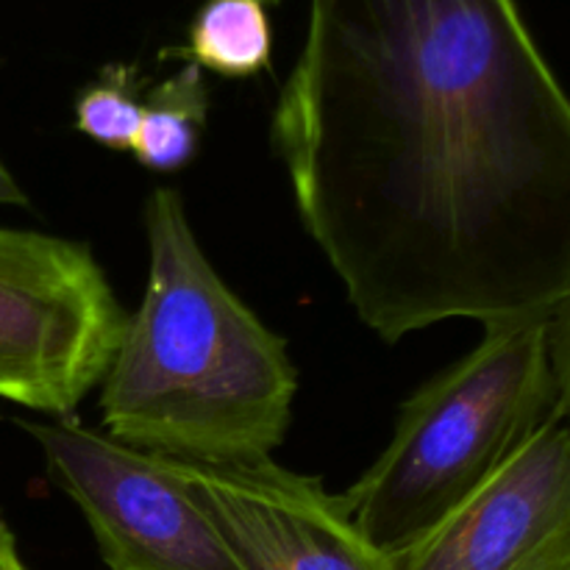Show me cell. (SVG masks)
<instances>
[{"label": "cell", "instance_id": "cell-1", "mask_svg": "<svg viewBox=\"0 0 570 570\" xmlns=\"http://www.w3.org/2000/svg\"><path fill=\"white\" fill-rule=\"evenodd\" d=\"M271 139L384 343L570 301V104L518 0H309Z\"/></svg>", "mask_w": 570, "mask_h": 570}, {"label": "cell", "instance_id": "cell-11", "mask_svg": "<svg viewBox=\"0 0 570 570\" xmlns=\"http://www.w3.org/2000/svg\"><path fill=\"white\" fill-rule=\"evenodd\" d=\"M0 570H28L22 566L20 551H17V540L11 534L9 523L0 515Z\"/></svg>", "mask_w": 570, "mask_h": 570}, {"label": "cell", "instance_id": "cell-13", "mask_svg": "<svg viewBox=\"0 0 570 570\" xmlns=\"http://www.w3.org/2000/svg\"><path fill=\"white\" fill-rule=\"evenodd\" d=\"M262 3H265V6H276V3H282V0H262Z\"/></svg>", "mask_w": 570, "mask_h": 570}, {"label": "cell", "instance_id": "cell-3", "mask_svg": "<svg viewBox=\"0 0 570 570\" xmlns=\"http://www.w3.org/2000/svg\"><path fill=\"white\" fill-rule=\"evenodd\" d=\"M570 301L484 326L482 343L410 395L387 449L340 493L384 554L415 543L570 412Z\"/></svg>", "mask_w": 570, "mask_h": 570}, {"label": "cell", "instance_id": "cell-5", "mask_svg": "<svg viewBox=\"0 0 570 570\" xmlns=\"http://www.w3.org/2000/svg\"><path fill=\"white\" fill-rule=\"evenodd\" d=\"M20 426L83 512L109 570H243L165 456L72 421Z\"/></svg>", "mask_w": 570, "mask_h": 570}, {"label": "cell", "instance_id": "cell-2", "mask_svg": "<svg viewBox=\"0 0 570 570\" xmlns=\"http://www.w3.org/2000/svg\"><path fill=\"white\" fill-rule=\"evenodd\" d=\"M148 282L100 379L117 443L195 465H254L284 443L298 393L287 343L206 259L181 193L145 204Z\"/></svg>", "mask_w": 570, "mask_h": 570}, {"label": "cell", "instance_id": "cell-12", "mask_svg": "<svg viewBox=\"0 0 570 570\" xmlns=\"http://www.w3.org/2000/svg\"><path fill=\"white\" fill-rule=\"evenodd\" d=\"M0 206H28V195L22 193L17 178L3 165V159H0Z\"/></svg>", "mask_w": 570, "mask_h": 570}, {"label": "cell", "instance_id": "cell-8", "mask_svg": "<svg viewBox=\"0 0 570 570\" xmlns=\"http://www.w3.org/2000/svg\"><path fill=\"white\" fill-rule=\"evenodd\" d=\"M209 115L204 70L184 61L142 98L134 159L154 173H178L195 159Z\"/></svg>", "mask_w": 570, "mask_h": 570}, {"label": "cell", "instance_id": "cell-10", "mask_svg": "<svg viewBox=\"0 0 570 570\" xmlns=\"http://www.w3.org/2000/svg\"><path fill=\"white\" fill-rule=\"evenodd\" d=\"M142 76L137 65H106L76 98V128L104 148L131 154L142 120Z\"/></svg>", "mask_w": 570, "mask_h": 570}, {"label": "cell", "instance_id": "cell-7", "mask_svg": "<svg viewBox=\"0 0 570 570\" xmlns=\"http://www.w3.org/2000/svg\"><path fill=\"white\" fill-rule=\"evenodd\" d=\"M387 557L395 570H570L568 421L540 432L479 493Z\"/></svg>", "mask_w": 570, "mask_h": 570}, {"label": "cell", "instance_id": "cell-6", "mask_svg": "<svg viewBox=\"0 0 570 570\" xmlns=\"http://www.w3.org/2000/svg\"><path fill=\"white\" fill-rule=\"evenodd\" d=\"M209 515L243 570H395L367 543L340 495L321 479L273 460L254 465H195L167 460Z\"/></svg>", "mask_w": 570, "mask_h": 570}, {"label": "cell", "instance_id": "cell-4", "mask_svg": "<svg viewBox=\"0 0 570 570\" xmlns=\"http://www.w3.org/2000/svg\"><path fill=\"white\" fill-rule=\"evenodd\" d=\"M126 317L89 245L0 228V399L70 417L100 387Z\"/></svg>", "mask_w": 570, "mask_h": 570}, {"label": "cell", "instance_id": "cell-9", "mask_svg": "<svg viewBox=\"0 0 570 570\" xmlns=\"http://www.w3.org/2000/svg\"><path fill=\"white\" fill-rule=\"evenodd\" d=\"M178 56L223 78H250L271 67L273 26L262 0H206L189 22Z\"/></svg>", "mask_w": 570, "mask_h": 570}]
</instances>
